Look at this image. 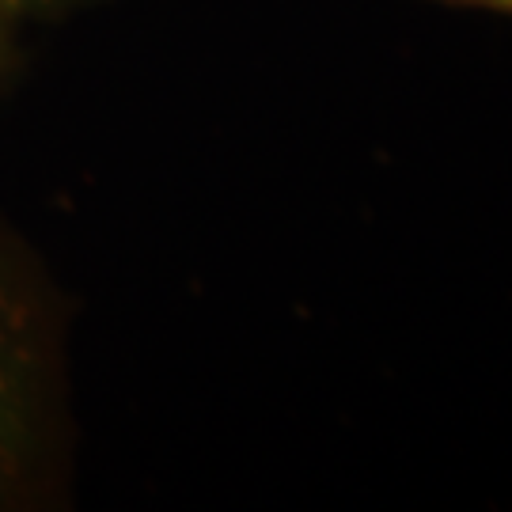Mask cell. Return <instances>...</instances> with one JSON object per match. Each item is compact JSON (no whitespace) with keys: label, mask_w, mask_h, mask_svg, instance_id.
<instances>
[{"label":"cell","mask_w":512,"mask_h":512,"mask_svg":"<svg viewBox=\"0 0 512 512\" xmlns=\"http://www.w3.org/2000/svg\"><path fill=\"white\" fill-rule=\"evenodd\" d=\"M23 357L12 342L8 327L0 323V452L8 448V440L16 437L19 414H23Z\"/></svg>","instance_id":"6da1fadb"},{"label":"cell","mask_w":512,"mask_h":512,"mask_svg":"<svg viewBox=\"0 0 512 512\" xmlns=\"http://www.w3.org/2000/svg\"><path fill=\"white\" fill-rule=\"evenodd\" d=\"M440 4H456V8H482L497 16H512V0H440Z\"/></svg>","instance_id":"7a4b0ae2"}]
</instances>
